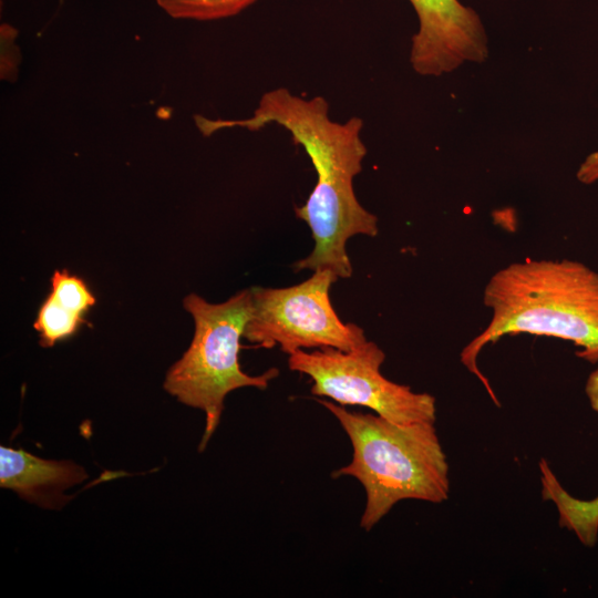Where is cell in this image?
I'll return each mask as SVG.
<instances>
[{"label": "cell", "mask_w": 598, "mask_h": 598, "mask_svg": "<svg viewBox=\"0 0 598 598\" xmlns=\"http://www.w3.org/2000/svg\"><path fill=\"white\" fill-rule=\"evenodd\" d=\"M86 477L85 470L72 461L44 460L22 448L0 446V486L39 506L63 505L68 498L62 492Z\"/></svg>", "instance_id": "cell-8"}, {"label": "cell", "mask_w": 598, "mask_h": 598, "mask_svg": "<svg viewBox=\"0 0 598 598\" xmlns=\"http://www.w3.org/2000/svg\"><path fill=\"white\" fill-rule=\"evenodd\" d=\"M585 393L591 409L598 413V367L589 374ZM542 495L555 504L561 527L573 532L586 546L592 547L598 536V495L592 499L571 496L556 478L548 463L539 462Z\"/></svg>", "instance_id": "cell-9"}, {"label": "cell", "mask_w": 598, "mask_h": 598, "mask_svg": "<svg viewBox=\"0 0 598 598\" xmlns=\"http://www.w3.org/2000/svg\"><path fill=\"white\" fill-rule=\"evenodd\" d=\"M174 19L214 21L234 17L259 0H155Z\"/></svg>", "instance_id": "cell-10"}, {"label": "cell", "mask_w": 598, "mask_h": 598, "mask_svg": "<svg viewBox=\"0 0 598 598\" xmlns=\"http://www.w3.org/2000/svg\"><path fill=\"white\" fill-rule=\"evenodd\" d=\"M204 136L223 128L258 131L277 124L288 131L296 145L307 153L317 174L316 185L296 216L311 230L315 246L309 256L295 262L296 271L330 269L339 278L352 276L346 245L355 235L375 237L378 217L358 200L353 179L362 171L367 147L362 141L363 120L346 122L329 116V103L317 95L305 99L286 87L265 92L250 117L212 120L195 115Z\"/></svg>", "instance_id": "cell-1"}, {"label": "cell", "mask_w": 598, "mask_h": 598, "mask_svg": "<svg viewBox=\"0 0 598 598\" xmlns=\"http://www.w3.org/2000/svg\"><path fill=\"white\" fill-rule=\"evenodd\" d=\"M384 360V351L367 340L351 351L299 350L289 355L288 367L311 379L310 391L315 396L329 398L343 406L368 408L400 424L435 423V398L385 378L381 372Z\"/></svg>", "instance_id": "cell-6"}, {"label": "cell", "mask_w": 598, "mask_h": 598, "mask_svg": "<svg viewBox=\"0 0 598 598\" xmlns=\"http://www.w3.org/2000/svg\"><path fill=\"white\" fill-rule=\"evenodd\" d=\"M340 423L352 445V458L331 473L351 476L365 492L360 526L370 532L403 499L433 504L450 496V466L434 422L400 424L378 414L349 411L318 399Z\"/></svg>", "instance_id": "cell-3"}, {"label": "cell", "mask_w": 598, "mask_h": 598, "mask_svg": "<svg viewBox=\"0 0 598 598\" xmlns=\"http://www.w3.org/2000/svg\"><path fill=\"white\" fill-rule=\"evenodd\" d=\"M419 28L410 50L413 70L440 76L487 58V37L478 14L458 0H408Z\"/></svg>", "instance_id": "cell-7"}, {"label": "cell", "mask_w": 598, "mask_h": 598, "mask_svg": "<svg viewBox=\"0 0 598 598\" xmlns=\"http://www.w3.org/2000/svg\"><path fill=\"white\" fill-rule=\"evenodd\" d=\"M84 322L83 316L63 307L50 293L38 311L34 329L39 332L40 344L52 347L74 334Z\"/></svg>", "instance_id": "cell-11"}, {"label": "cell", "mask_w": 598, "mask_h": 598, "mask_svg": "<svg viewBox=\"0 0 598 598\" xmlns=\"http://www.w3.org/2000/svg\"><path fill=\"white\" fill-rule=\"evenodd\" d=\"M338 278L326 268L295 286L251 288L252 312L243 337L267 349L279 346L289 355L306 349H357L367 341L363 329L340 320L330 301Z\"/></svg>", "instance_id": "cell-5"}, {"label": "cell", "mask_w": 598, "mask_h": 598, "mask_svg": "<svg viewBox=\"0 0 598 598\" xmlns=\"http://www.w3.org/2000/svg\"><path fill=\"white\" fill-rule=\"evenodd\" d=\"M51 295L65 308L81 316L95 303V297L86 283L68 270H55L52 276Z\"/></svg>", "instance_id": "cell-12"}, {"label": "cell", "mask_w": 598, "mask_h": 598, "mask_svg": "<svg viewBox=\"0 0 598 598\" xmlns=\"http://www.w3.org/2000/svg\"><path fill=\"white\" fill-rule=\"evenodd\" d=\"M60 1H62V0H60Z\"/></svg>", "instance_id": "cell-14"}, {"label": "cell", "mask_w": 598, "mask_h": 598, "mask_svg": "<svg viewBox=\"0 0 598 598\" xmlns=\"http://www.w3.org/2000/svg\"><path fill=\"white\" fill-rule=\"evenodd\" d=\"M483 301L487 326L461 351L462 364L497 399L477 359L489 343L528 333L573 342L577 355L598 363V272L573 259L527 258L511 262L488 279Z\"/></svg>", "instance_id": "cell-2"}, {"label": "cell", "mask_w": 598, "mask_h": 598, "mask_svg": "<svg viewBox=\"0 0 598 598\" xmlns=\"http://www.w3.org/2000/svg\"><path fill=\"white\" fill-rule=\"evenodd\" d=\"M183 306L194 319L195 333L167 371L164 389L185 405L204 411L206 423L198 447L203 452L219 424L226 395L245 386L265 390L279 371L271 368L250 375L240 368V338L252 312L250 289L220 303L189 293Z\"/></svg>", "instance_id": "cell-4"}, {"label": "cell", "mask_w": 598, "mask_h": 598, "mask_svg": "<svg viewBox=\"0 0 598 598\" xmlns=\"http://www.w3.org/2000/svg\"><path fill=\"white\" fill-rule=\"evenodd\" d=\"M577 179L586 185L598 182V151L589 154L576 173Z\"/></svg>", "instance_id": "cell-13"}]
</instances>
